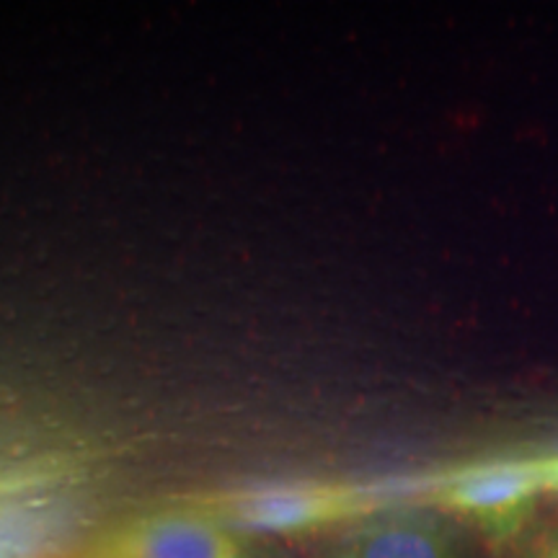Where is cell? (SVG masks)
Masks as SVG:
<instances>
[{"mask_svg": "<svg viewBox=\"0 0 558 558\" xmlns=\"http://www.w3.org/2000/svg\"><path fill=\"white\" fill-rule=\"evenodd\" d=\"M550 486L548 465L494 463L445 478L437 501L469 518L497 548H507L533 522L535 499Z\"/></svg>", "mask_w": 558, "mask_h": 558, "instance_id": "obj_1", "label": "cell"}, {"mask_svg": "<svg viewBox=\"0 0 558 558\" xmlns=\"http://www.w3.org/2000/svg\"><path fill=\"white\" fill-rule=\"evenodd\" d=\"M90 558H248L233 530L205 509H166L124 522Z\"/></svg>", "mask_w": 558, "mask_h": 558, "instance_id": "obj_2", "label": "cell"}, {"mask_svg": "<svg viewBox=\"0 0 558 558\" xmlns=\"http://www.w3.org/2000/svg\"><path fill=\"white\" fill-rule=\"evenodd\" d=\"M507 550V558H558V520L530 522Z\"/></svg>", "mask_w": 558, "mask_h": 558, "instance_id": "obj_5", "label": "cell"}, {"mask_svg": "<svg viewBox=\"0 0 558 558\" xmlns=\"http://www.w3.org/2000/svg\"><path fill=\"white\" fill-rule=\"evenodd\" d=\"M339 558H352V554H349V548L344 550V554H339Z\"/></svg>", "mask_w": 558, "mask_h": 558, "instance_id": "obj_7", "label": "cell"}, {"mask_svg": "<svg viewBox=\"0 0 558 558\" xmlns=\"http://www.w3.org/2000/svg\"><path fill=\"white\" fill-rule=\"evenodd\" d=\"M352 558H458L442 522L416 509L369 518L349 543Z\"/></svg>", "mask_w": 558, "mask_h": 558, "instance_id": "obj_4", "label": "cell"}, {"mask_svg": "<svg viewBox=\"0 0 558 558\" xmlns=\"http://www.w3.org/2000/svg\"><path fill=\"white\" fill-rule=\"evenodd\" d=\"M548 481L550 486L558 484V465H548Z\"/></svg>", "mask_w": 558, "mask_h": 558, "instance_id": "obj_6", "label": "cell"}, {"mask_svg": "<svg viewBox=\"0 0 558 558\" xmlns=\"http://www.w3.org/2000/svg\"><path fill=\"white\" fill-rule=\"evenodd\" d=\"M365 499L352 488L337 486H279L233 494L215 501L213 514L254 533H305L362 512Z\"/></svg>", "mask_w": 558, "mask_h": 558, "instance_id": "obj_3", "label": "cell"}]
</instances>
